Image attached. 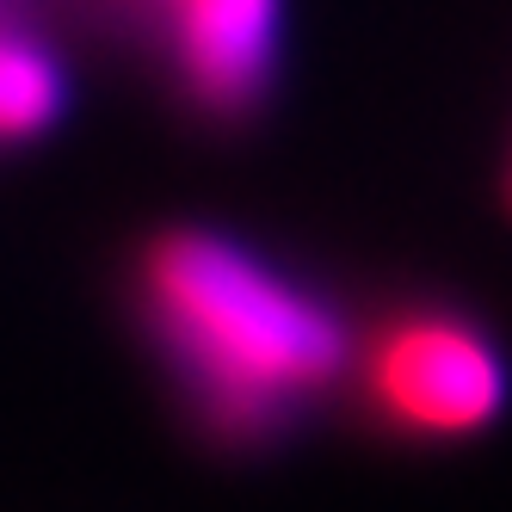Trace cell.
<instances>
[{
	"mask_svg": "<svg viewBox=\"0 0 512 512\" xmlns=\"http://www.w3.org/2000/svg\"><path fill=\"white\" fill-rule=\"evenodd\" d=\"M136 321L186 414L229 451L272 445L352 364V334L321 290L216 229L142 241Z\"/></svg>",
	"mask_w": 512,
	"mask_h": 512,
	"instance_id": "cell-1",
	"label": "cell"
},
{
	"mask_svg": "<svg viewBox=\"0 0 512 512\" xmlns=\"http://www.w3.org/2000/svg\"><path fill=\"white\" fill-rule=\"evenodd\" d=\"M506 210H512V155H506Z\"/></svg>",
	"mask_w": 512,
	"mask_h": 512,
	"instance_id": "cell-7",
	"label": "cell"
},
{
	"mask_svg": "<svg viewBox=\"0 0 512 512\" xmlns=\"http://www.w3.org/2000/svg\"><path fill=\"white\" fill-rule=\"evenodd\" d=\"M13 19H31V0H0V25H13Z\"/></svg>",
	"mask_w": 512,
	"mask_h": 512,
	"instance_id": "cell-6",
	"label": "cell"
},
{
	"mask_svg": "<svg viewBox=\"0 0 512 512\" xmlns=\"http://www.w3.org/2000/svg\"><path fill=\"white\" fill-rule=\"evenodd\" d=\"M371 408L414 438H469L506 408V358L469 315L420 309L389 321L364 364Z\"/></svg>",
	"mask_w": 512,
	"mask_h": 512,
	"instance_id": "cell-2",
	"label": "cell"
},
{
	"mask_svg": "<svg viewBox=\"0 0 512 512\" xmlns=\"http://www.w3.org/2000/svg\"><path fill=\"white\" fill-rule=\"evenodd\" d=\"M105 13H118V19H130V25H142L155 38V25H161V13H167V0H99Z\"/></svg>",
	"mask_w": 512,
	"mask_h": 512,
	"instance_id": "cell-5",
	"label": "cell"
},
{
	"mask_svg": "<svg viewBox=\"0 0 512 512\" xmlns=\"http://www.w3.org/2000/svg\"><path fill=\"white\" fill-rule=\"evenodd\" d=\"M155 50L198 118L247 124L278 81L284 0H167Z\"/></svg>",
	"mask_w": 512,
	"mask_h": 512,
	"instance_id": "cell-3",
	"label": "cell"
},
{
	"mask_svg": "<svg viewBox=\"0 0 512 512\" xmlns=\"http://www.w3.org/2000/svg\"><path fill=\"white\" fill-rule=\"evenodd\" d=\"M68 112V62L38 19L0 25V149L44 136Z\"/></svg>",
	"mask_w": 512,
	"mask_h": 512,
	"instance_id": "cell-4",
	"label": "cell"
}]
</instances>
